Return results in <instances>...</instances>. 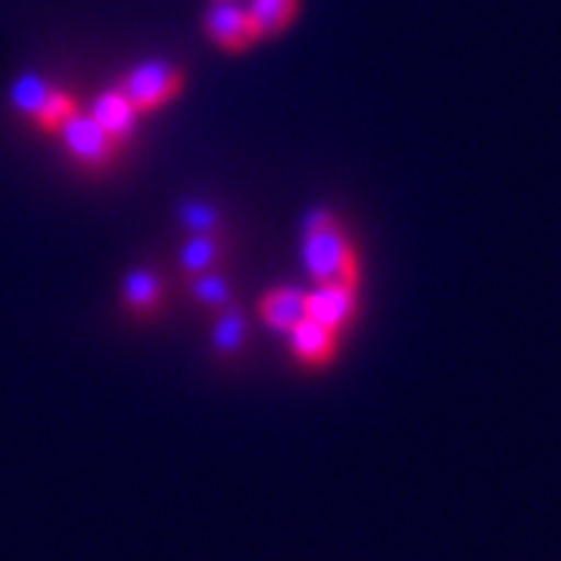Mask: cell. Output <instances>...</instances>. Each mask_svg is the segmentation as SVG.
Instances as JSON below:
<instances>
[{"label":"cell","mask_w":561,"mask_h":561,"mask_svg":"<svg viewBox=\"0 0 561 561\" xmlns=\"http://www.w3.org/2000/svg\"><path fill=\"white\" fill-rule=\"evenodd\" d=\"M300 256L306 265V275L316 287L324 284H343V287H359L362 284V260L353 234L337 219L334 209H309L302 216Z\"/></svg>","instance_id":"cell-1"},{"label":"cell","mask_w":561,"mask_h":561,"mask_svg":"<svg viewBox=\"0 0 561 561\" xmlns=\"http://www.w3.org/2000/svg\"><path fill=\"white\" fill-rule=\"evenodd\" d=\"M10 103L20 116H25L44 135H57L62 122L79 110V101L66 88H57L54 81L35 76V72H25L13 81Z\"/></svg>","instance_id":"cell-2"},{"label":"cell","mask_w":561,"mask_h":561,"mask_svg":"<svg viewBox=\"0 0 561 561\" xmlns=\"http://www.w3.org/2000/svg\"><path fill=\"white\" fill-rule=\"evenodd\" d=\"M57 140L62 144L66 157L76 162L84 172H106L110 165H116L122 157L119 140L113 138L106 128H101V122L94 119L88 110H76L69 119L62 122Z\"/></svg>","instance_id":"cell-3"},{"label":"cell","mask_w":561,"mask_h":561,"mask_svg":"<svg viewBox=\"0 0 561 561\" xmlns=\"http://www.w3.org/2000/svg\"><path fill=\"white\" fill-rule=\"evenodd\" d=\"M184 69L172 60H144L138 66H131L119 81L122 94L131 101V106L138 110L140 116L160 113L162 106L181 98L184 91Z\"/></svg>","instance_id":"cell-4"},{"label":"cell","mask_w":561,"mask_h":561,"mask_svg":"<svg viewBox=\"0 0 561 561\" xmlns=\"http://www.w3.org/2000/svg\"><path fill=\"white\" fill-rule=\"evenodd\" d=\"M203 35L225 54H243L260 41L247 7L238 0H213L203 16Z\"/></svg>","instance_id":"cell-5"},{"label":"cell","mask_w":561,"mask_h":561,"mask_svg":"<svg viewBox=\"0 0 561 561\" xmlns=\"http://www.w3.org/2000/svg\"><path fill=\"white\" fill-rule=\"evenodd\" d=\"M359 316V287L324 284L316 290H306V319L319 321L324 328L346 334V328Z\"/></svg>","instance_id":"cell-6"},{"label":"cell","mask_w":561,"mask_h":561,"mask_svg":"<svg viewBox=\"0 0 561 561\" xmlns=\"http://www.w3.org/2000/svg\"><path fill=\"white\" fill-rule=\"evenodd\" d=\"M343 334L324 328L319 321L302 319L290 334H287V343H290V356L300 362L302 368H328L331 362L337 359L341 353Z\"/></svg>","instance_id":"cell-7"},{"label":"cell","mask_w":561,"mask_h":561,"mask_svg":"<svg viewBox=\"0 0 561 561\" xmlns=\"http://www.w3.org/2000/svg\"><path fill=\"white\" fill-rule=\"evenodd\" d=\"M260 319L265 328H272L275 334H290L302 319H306V290L300 287H272L268 294H262L260 306H256Z\"/></svg>","instance_id":"cell-8"},{"label":"cell","mask_w":561,"mask_h":561,"mask_svg":"<svg viewBox=\"0 0 561 561\" xmlns=\"http://www.w3.org/2000/svg\"><path fill=\"white\" fill-rule=\"evenodd\" d=\"M122 306L131 319H153L162 309V278L153 272V268H131L125 278H122Z\"/></svg>","instance_id":"cell-9"},{"label":"cell","mask_w":561,"mask_h":561,"mask_svg":"<svg viewBox=\"0 0 561 561\" xmlns=\"http://www.w3.org/2000/svg\"><path fill=\"white\" fill-rule=\"evenodd\" d=\"M88 113L101 122V128H106L113 138L119 140V144H128V140H131V135H135V128H138V119H140L138 110L131 106V101L122 94L116 84H113V88H106Z\"/></svg>","instance_id":"cell-10"},{"label":"cell","mask_w":561,"mask_h":561,"mask_svg":"<svg viewBox=\"0 0 561 561\" xmlns=\"http://www.w3.org/2000/svg\"><path fill=\"white\" fill-rule=\"evenodd\" d=\"M225 250H228V243H225L221 231H216V234H187V241L181 243L179 250L181 272L187 278H197L203 272H213L225 260Z\"/></svg>","instance_id":"cell-11"},{"label":"cell","mask_w":561,"mask_h":561,"mask_svg":"<svg viewBox=\"0 0 561 561\" xmlns=\"http://www.w3.org/2000/svg\"><path fill=\"white\" fill-rule=\"evenodd\" d=\"M247 13L253 20V28L262 38H278L280 32H287L297 13H300V0H250Z\"/></svg>","instance_id":"cell-12"},{"label":"cell","mask_w":561,"mask_h":561,"mask_svg":"<svg viewBox=\"0 0 561 561\" xmlns=\"http://www.w3.org/2000/svg\"><path fill=\"white\" fill-rule=\"evenodd\" d=\"M247 316L238 306H225L221 312H216V324H213V350L219 353L221 359L238 356L247 346Z\"/></svg>","instance_id":"cell-13"},{"label":"cell","mask_w":561,"mask_h":561,"mask_svg":"<svg viewBox=\"0 0 561 561\" xmlns=\"http://www.w3.org/2000/svg\"><path fill=\"white\" fill-rule=\"evenodd\" d=\"M187 294L203 309L221 312L225 306H231V280L225 278L219 268H213V272H203L197 278H187Z\"/></svg>","instance_id":"cell-14"},{"label":"cell","mask_w":561,"mask_h":561,"mask_svg":"<svg viewBox=\"0 0 561 561\" xmlns=\"http://www.w3.org/2000/svg\"><path fill=\"white\" fill-rule=\"evenodd\" d=\"M179 221L184 225L187 234H216V231H221L219 209H213L209 203L203 201L181 203Z\"/></svg>","instance_id":"cell-15"}]
</instances>
